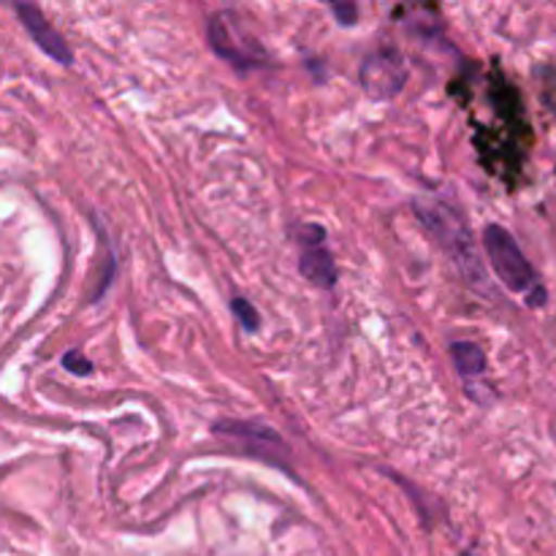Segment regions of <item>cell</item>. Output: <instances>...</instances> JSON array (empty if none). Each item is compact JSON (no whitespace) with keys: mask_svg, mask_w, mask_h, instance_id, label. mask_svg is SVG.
<instances>
[{"mask_svg":"<svg viewBox=\"0 0 556 556\" xmlns=\"http://www.w3.org/2000/svg\"><path fill=\"white\" fill-rule=\"evenodd\" d=\"M416 212L418 220L432 231V237L438 239L440 248L451 255V261L456 264L459 275L465 277L467 286L476 288V291L492 296V288H489V271L483 266L481 255H478L476 244H472V233L467 228V223L451 210L443 201L432 199V195H424L416 199Z\"/></svg>","mask_w":556,"mask_h":556,"instance_id":"6da1fadb","label":"cell"},{"mask_svg":"<svg viewBox=\"0 0 556 556\" xmlns=\"http://www.w3.org/2000/svg\"><path fill=\"white\" fill-rule=\"evenodd\" d=\"M483 248H486V255L492 261L494 271H497L500 282L508 291L525 293L532 307H541L546 302V291L538 282L535 269L527 261V255L521 253L519 242H516L508 228L497 226V223L483 228Z\"/></svg>","mask_w":556,"mask_h":556,"instance_id":"7a4b0ae2","label":"cell"},{"mask_svg":"<svg viewBox=\"0 0 556 556\" xmlns=\"http://www.w3.org/2000/svg\"><path fill=\"white\" fill-rule=\"evenodd\" d=\"M210 47L237 68H253L258 60H264V49L244 36L239 16L231 11H220L210 20Z\"/></svg>","mask_w":556,"mask_h":556,"instance_id":"3957f363","label":"cell"},{"mask_svg":"<svg viewBox=\"0 0 556 556\" xmlns=\"http://www.w3.org/2000/svg\"><path fill=\"white\" fill-rule=\"evenodd\" d=\"M405 60H402L400 52H394V49H380V52L369 54L362 63L364 90H367V96L378 98V101L394 98L396 92L405 87Z\"/></svg>","mask_w":556,"mask_h":556,"instance_id":"277c9868","label":"cell"},{"mask_svg":"<svg viewBox=\"0 0 556 556\" xmlns=\"http://www.w3.org/2000/svg\"><path fill=\"white\" fill-rule=\"evenodd\" d=\"M16 14H20L22 25H25V30L30 33V38L36 41V47L41 49L47 58H52L54 63L60 65H71L74 63V54H71L68 43H65V38L60 36L58 30L52 27V22L43 16V11L38 9V5H30V3H16Z\"/></svg>","mask_w":556,"mask_h":556,"instance_id":"5b68a950","label":"cell"},{"mask_svg":"<svg viewBox=\"0 0 556 556\" xmlns=\"http://www.w3.org/2000/svg\"><path fill=\"white\" fill-rule=\"evenodd\" d=\"M215 434L233 440V443H244L250 451H258V454H277V451L286 454L280 434L258 421H220L215 424Z\"/></svg>","mask_w":556,"mask_h":556,"instance_id":"8992f818","label":"cell"},{"mask_svg":"<svg viewBox=\"0 0 556 556\" xmlns=\"http://www.w3.org/2000/svg\"><path fill=\"white\" fill-rule=\"evenodd\" d=\"M299 271H302V275L318 288H334L337 282L334 258H331V253L324 248V244L304 248L302 258H299Z\"/></svg>","mask_w":556,"mask_h":556,"instance_id":"52a82bcc","label":"cell"},{"mask_svg":"<svg viewBox=\"0 0 556 556\" xmlns=\"http://www.w3.org/2000/svg\"><path fill=\"white\" fill-rule=\"evenodd\" d=\"M451 358H454L462 378H478V375L486 372V353L476 342H454L451 345Z\"/></svg>","mask_w":556,"mask_h":556,"instance_id":"ba28073f","label":"cell"},{"mask_svg":"<svg viewBox=\"0 0 556 556\" xmlns=\"http://www.w3.org/2000/svg\"><path fill=\"white\" fill-rule=\"evenodd\" d=\"M231 309H233V315H237L239 324H242L244 329H248V331L258 329V313H255V307L248 302V299H242V296L233 299Z\"/></svg>","mask_w":556,"mask_h":556,"instance_id":"9c48e42d","label":"cell"},{"mask_svg":"<svg viewBox=\"0 0 556 556\" xmlns=\"http://www.w3.org/2000/svg\"><path fill=\"white\" fill-rule=\"evenodd\" d=\"M324 239H326V231L320 226H315V223H302V226L296 228V242L302 244V248L324 244Z\"/></svg>","mask_w":556,"mask_h":556,"instance_id":"30bf717a","label":"cell"},{"mask_svg":"<svg viewBox=\"0 0 556 556\" xmlns=\"http://www.w3.org/2000/svg\"><path fill=\"white\" fill-rule=\"evenodd\" d=\"M63 367L68 369V372L81 375V378L92 372V362L81 351H68V353H65V356H63Z\"/></svg>","mask_w":556,"mask_h":556,"instance_id":"8fae6325","label":"cell"},{"mask_svg":"<svg viewBox=\"0 0 556 556\" xmlns=\"http://www.w3.org/2000/svg\"><path fill=\"white\" fill-rule=\"evenodd\" d=\"M331 11H334L337 14V20L342 22V25H353V22H356V14H358V9L356 5H331Z\"/></svg>","mask_w":556,"mask_h":556,"instance_id":"7c38bea8","label":"cell"},{"mask_svg":"<svg viewBox=\"0 0 556 556\" xmlns=\"http://www.w3.org/2000/svg\"><path fill=\"white\" fill-rule=\"evenodd\" d=\"M462 556H472V554H462Z\"/></svg>","mask_w":556,"mask_h":556,"instance_id":"4fadbf2b","label":"cell"}]
</instances>
